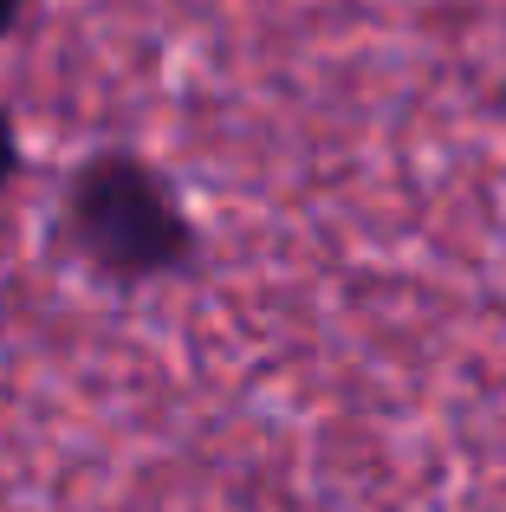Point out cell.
<instances>
[{"mask_svg": "<svg viewBox=\"0 0 506 512\" xmlns=\"http://www.w3.org/2000/svg\"><path fill=\"white\" fill-rule=\"evenodd\" d=\"M13 13H20V0H0V26H7V20H13Z\"/></svg>", "mask_w": 506, "mask_h": 512, "instance_id": "obj_3", "label": "cell"}, {"mask_svg": "<svg viewBox=\"0 0 506 512\" xmlns=\"http://www.w3.org/2000/svg\"><path fill=\"white\" fill-rule=\"evenodd\" d=\"M72 221L85 234V247L98 253L111 273H156L182 253V214L163 195L156 175L137 163H98L85 169L72 195Z\"/></svg>", "mask_w": 506, "mask_h": 512, "instance_id": "obj_1", "label": "cell"}, {"mask_svg": "<svg viewBox=\"0 0 506 512\" xmlns=\"http://www.w3.org/2000/svg\"><path fill=\"white\" fill-rule=\"evenodd\" d=\"M7 169H13V130L0 124V182H7Z\"/></svg>", "mask_w": 506, "mask_h": 512, "instance_id": "obj_2", "label": "cell"}]
</instances>
